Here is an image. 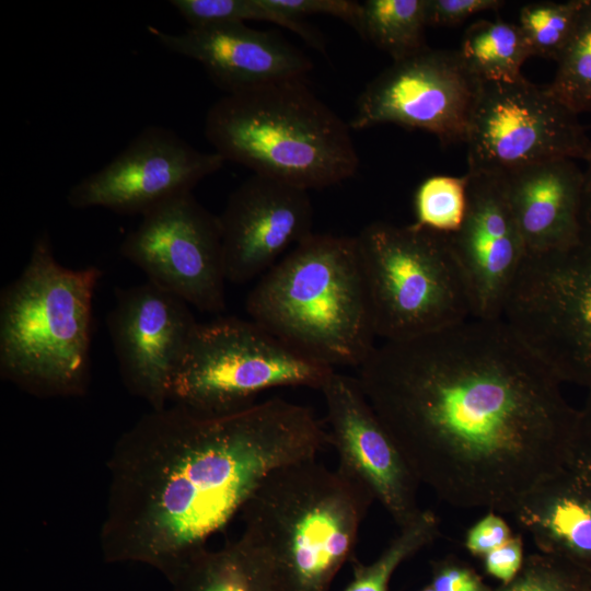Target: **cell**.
<instances>
[{"label":"cell","mask_w":591,"mask_h":591,"mask_svg":"<svg viewBox=\"0 0 591 591\" xmlns=\"http://www.w3.org/2000/svg\"><path fill=\"white\" fill-rule=\"evenodd\" d=\"M356 379L418 484L453 507L512 514L568 465L578 410L501 318L384 341Z\"/></svg>","instance_id":"6da1fadb"},{"label":"cell","mask_w":591,"mask_h":591,"mask_svg":"<svg viewBox=\"0 0 591 591\" xmlns=\"http://www.w3.org/2000/svg\"><path fill=\"white\" fill-rule=\"evenodd\" d=\"M327 444L310 407L278 397L223 415L174 404L151 409L107 461L104 561L147 565L167 578L208 547L268 475L315 459Z\"/></svg>","instance_id":"7a4b0ae2"},{"label":"cell","mask_w":591,"mask_h":591,"mask_svg":"<svg viewBox=\"0 0 591 591\" xmlns=\"http://www.w3.org/2000/svg\"><path fill=\"white\" fill-rule=\"evenodd\" d=\"M252 321L306 357L359 368L376 337L356 236L312 233L246 299Z\"/></svg>","instance_id":"3957f363"},{"label":"cell","mask_w":591,"mask_h":591,"mask_svg":"<svg viewBox=\"0 0 591 591\" xmlns=\"http://www.w3.org/2000/svg\"><path fill=\"white\" fill-rule=\"evenodd\" d=\"M102 270L69 268L48 233L0 294V375L38 397L82 396L91 376L93 297Z\"/></svg>","instance_id":"277c9868"},{"label":"cell","mask_w":591,"mask_h":591,"mask_svg":"<svg viewBox=\"0 0 591 591\" xmlns=\"http://www.w3.org/2000/svg\"><path fill=\"white\" fill-rule=\"evenodd\" d=\"M205 135L224 161L304 190L348 179L359 165L350 126L305 79L225 94L208 109Z\"/></svg>","instance_id":"5b68a950"},{"label":"cell","mask_w":591,"mask_h":591,"mask_svg":"<svg viewBox=\"0 0 591 591\" xmlns=\"http://www.w3.org/2000/svg\"><path fill=\"white\" fill-rule=\"evenodd\" d=\"M360 483L315 459L268 475L240 515L270 563L275 591H331L374 501Z\"/></svg>","instance_id":"8992f818"},{"label":"cell","mask_w":591,"mask_h":591,"mask_svg":"<svg viewBox=\"0 0 591 591\" xmlns=\"http://www.w3.org/2000/svg\"><path fill=\"white\" fill-rule=\"evenodd\" d=\"M356 240L376 337L403 341L473 317L445 234L375 221Z\"/></svg>","instance_id":"52a82bcc"},{"label":"cell","mask_w":591,"mask_h":591,"mask_svg":"<svg viewBox=\"0 0 591 591\" xmlns=\"http://www.w3.org/2000/svg\"><path fill=\"white\" fill-rule=\"evenodd\" d=\"M335 369L285 344L255 322L198 323L173 373L169 402L206 415L233 413L264 391L320 390Z\"/></svg>","instance_id":"ba28073f"},{"label":"cell","mask_w":591,"mask_h":591,"mask_svg":"<svg viewBox=\"0 0 591 591\" xmlns=\"http://www.w3.org/2000/svg\"><path fill=\"white\" fill-rule=\"evenodd\" d=\"M501 320L560 382L591 395V219L570 246L525 255Z\"/></svg>","instance_id":"9c48e42d"},{"label":"cell","mask_w":591,"mask_h":591,"mask_svg":"<svg viewBox=\"0 0 591 591\" xmlns=\"http://www.w3.org/2000/svg\"><path fill=\"white\" fill-rule=\"evenodd\" d=\"M465 144L467 173L501 174L554 159L586 161L591 140L547 85L480 81Z\"/></svg>","instance_id":"30bf717a"},{"label":"cell","mask_w":591,"mask_h":591,"mask_svg":"<svg viewBox=\"0 0 591 591\" xmlns=\"http://www.w3.org/2000/svg\"><path fill=\"white\" fill-rule=\"evenodd\" d=\"M120 254L148 281L205 313L225 310V271L219 216L192 193L142 216L124 239Z\"/></svg>","instance_id":"8fae6325"},{"label":"cell","mask_w":591,"mask_h":591,"mask_svg":"<svg viewBox=\"0 0 591 591\" xmlns=\"http://www.w3.org/2000/svg\"><path fill=\"white\" fill-rule=\"evenodd\" d=\"M479 86L457 50L426 47L393 61L364 88L349 126L394 124L432 134L443 146L465 143Z\"/></svg>","instance_id":"7c38bea8"},{"label":"cell","mask_w":591,"mask_h":591,"mask_svg":"<svg viewBox=\"0 0 591 591\" xmlns=\"http://www.w3.org/2000/svg\"><path fill=\"white\" fill-rule=\"evenodd\" d=\"M224 159L201 152L171 129L143 128L101 170L74 184L70 207H101L120 215H146L220 170Z\"/></svg>","instance_id":"4fadbf2b"},{"label":"cell","mask_w":591,"mask_h":591,"mask_svg":"<svg viewBox=\"0 0 591 591\" xmlns=\"http://www.w3.org/2000/svg\"><path fill=\"white\" fill-rule=\"evenodd\" d=\"M197 324L185 301L150 281L116 289L106 325L119 373L152 410L166 406L173 373Z\"/></svg>","instance_id":"5bb4252c"},{"label":"cell","mask_w":591,"mask_h":591,"mask_svg":"<svg viewBox=\"0 0 591 591\" xmlns=\"http://www.w3.org/2000/svg\"><path fill=\"white\" fill-rule=\"evenodd\" d=\"M320 391L337 468L363 485L398 529L409 525L422 511L417 502L418 482L357 379L334 371Z\"/></svg>","instance_id":"9a60e30c"},{"label":"cell","mask_w":591,"mask_h":591,"mask_svg":"<svg viewBox=\"0 0 591 591\" xmlns=\"http://www.w3.org/2000/svg\"><path fill=\"white\" fill-rule=\"evenodd\" d=\"M460 230L447 235L464 276L473 317L499 320L526 248L498 174H471Z\"/></svg>","instance_id":"2e32d148"},{"label":"cell","mask_w":591,"mask_h":591,"mask_svg":"<svg viewBox=\"0 0 591 591\" xmlns=\"http://www.w3.org/2000/svg\"><path fill=\"white\" fill-rule=\"evenodd\" d=\"M227 281L244 283L267 271L312 232L308 190L253 174L219 216Z\"/></svg>","instance_id":"e0dca14e"},{"label":"cell","mask_w":591,"mask_h":591,"mask_svg":"<svg viewBox=\"0 0 591 591\" xmlns=\"http://www.w3.org/2000/svg\"><path fill=\"white\" fill-rule=\"evenodd\" d=\"M148 32L167 50L198 61L212 82L231 94L267 82L305 79L313 63L275 33L244 23Z\"/></svg>","instance_id":"ac0fdd59"},{"label":"cell","mask_w":591,"mask_h":591,"mask_svg":"<svg viewBox=\"0 0 591 591\" xmlns=\"http://www.w3.org/2000/svg\"><path fill=\"white\" fill-rule=\"evenodd\" d=\"M498 175L526 254L561 250L578 240L583 205V170L576 160H547Z\"/></svg>","instance_id":"d6986e66"},{"label":"cell","mask_w":591,"mask_h":591,"mask_svg":"<svg viewBox=\"0 0 591 591\" xmlns=\"http://www.w3.org/2000/svg\"><path fill=\"white\" fill-rule=\"evenodd\" d=\"M540 553L591 573V483L565 467L528 494L512 512Z\"/></svg>","instance_id":"ffe728a7"},{"label":"cell","mask_w":591,"mask_h":591,"mask_svg":"<svg viewBox=\"0 0 591 591\" xmlns=\"http://www.w3.org/2000/svg\"><path fill=\"white\" fill-rule=\"evenodd\" d=\"M166 579L173 591H275L269 560L243 534L193 554Z\"/></svg>","instance_id":"44dd1931"},{"label":"cell","mask_w":591,"mask_h":591,"mask_svg":"<svg viewBox=\"0 0 591 591\" xmlns=\"http://www.w3.org/2000/svg\"><path fill=\"white\" fill-rule=\"evenodd\" d=\"M457 53L472 74L490 82L522 80L521 67L532 57L518 24L501 19L471 24Z\"/></svg>","instance_id":"7402d4cb"},{"label":"cell","mask_w":591,"mask_h":591,"mask_svg":"<svg viewBox=\"0 0 591 591\" xmlns=\"http://www.w3.org/2000/svg\"><path fill=\"white\" fill-rule=\"evenodd\" d=\"M426 0H367L361 3L359 34L393 61L425 49Z\"/></svg>","instance_id":"603a6c76"},{"label":"cell","mask_w":591,"mask_h":591,"mask_svg":"<svg viewBox=\"0 0 591 591\" xmlns=\"http://www.w3.org/2000/svg\"><path fill=\"white\" fill-rule=\"evenodd\" d=\"M170 3L189 27L265 21L296 33L310 46L325 53L324 37L318 30L271 7L266 0H172Z\"/></svg>","instance_id":"cb8c5ba5"},{"label":"cell","mask_w":591,"mask_h":591,"mask_svg":"<svg viewBox=\"0 0 591 591\" xmlns=\"http://www.w3.org/2000/svg\"><path fill=\"white\" fill-rule=\"evenodd\" d=\"M547 89L575 114L591 112V0H581L575 31Z\"/></svg>","instance_id":"d4e9b609"},{"label":"cell","mask_w":591,"mask_h":591,"mask_svg":"<svg viewBox=\"0 0 591 591\" xmlns=\"http://www.w3.org/2000/svg\"><path fill=\"white\" fill-rule=\"evenodd\" d=\"M438 535L437 515L430 510H422L414 522L399 529L375 560L370 564L354 560L352 579L344 591H389L396 568L432 543Z\"/></svg>","instance_id":"484cf974"},{"label":"cell","mask_w":591,"mask_h":591,"mask_svg":"<svg viewBox=\"0 0 591 591\" xmlns=\"http://www.w3.org/2000/svg\"><path fill=\"white\" fill-rule=\"evenodd\" d=\"M581 0L538 1L523 5L517 23L532 57L560 58L575 31Z\"/></svg>","instance_id":"4316f807"},{"label":"cell","mask_w":591,"mask_h":591,"mask_svg":"<svg viewBox=\"0 0 591 591\" xmlns=\"http://www.w3.org/2000/svg\"><path fill=\"white\" fill-rule=\"evenodd\" d=\"M467 174L427 177L415 194L416 225L445 235L457 232L467 209Z\"/></svg>","instance_id":"83f0119b"},{"label":"cell","mask_w":591,"mask_h":591,"mask_svg":"<svg viewBox=\"0 0 591 591\" xmlns=\"http://www.w3.org/2000/svg\"><path fill=\"white\" fill-rule=\"evenodd\" d=\"M495 591H591V573L538 552L525 557L515 577Z\"/></svg>","instance_id":"f1b7e54d"},{"label":"cell","mask_w":591,"mask_h":591,"mask_svg":"<svg viewBox=\"0 0 591 591\" xmlns=\"http://www.w3.org/2000/svg\"><path fill=\"white\" fill-rule=\"evenodd\" d=\"M271 7L298 19L304 15H328L340 19L357 32L360 28L361 3L351 0H266Z\"/></svg>","instance_id":"f546056e"},{"label":"cell","mask_w":591,"mask_h":591,"mask_svg":"<svg viewBox=\"0 0 591 591\" xmlns=\"http://www.w3.org/2000/svg\"><path fill=\"white\" fill-rule=\"evenodd\" d=\"M501 0H426L428 26H455L483 11H496Z\"/></svg>","instance_id":"4dcf8cb0"},{"label":"cell","mask_w":591,"mask_h":591,"mask_svg":"<svg viewBox=\"0 0 591 591\" xmlns=\"http://www.w3.org/2000/svg\"><path fill=\"white\" fill-rule=\"evenodd\" d=\"M512 535L508 523L497 512L489 511L467 531L465 547L471 554L484 557Z\"/></svg>","instance_id":"1f68e13d"},{"label":"cell","mask_w":591,"mask_h":591,"mask_svg":"<svg viewBox=\"0 0 591 591\" xmlns=\"http://www.w3.org/2000/svg\"><path fill=\"white\" fill-rule=\"evenodd\" d=\"M430 584L436 591H491L471 568L453 559L433 564Z\"/></svg>","instance_id":"d6a6232c"},{"label":"cell","mask_w":591,"mask_h":591,"mask_svg":"<svg viewBox=\"0 0 591 591\" xmlns=\"http://www.w3.org/2000/svg\"><path fill=\"white\" fill-rule=\"evenodd\" d=\"M523 552L522 536L513 534L503 545L483 557L485 569L501 583H507L521 569L525 558Z\"/></svg>","instance_id":"836d02e7"},{"label":"cell","mask_w":591,"mask_h":591,"mask_svg":"<svg viewBox=\"0 0 591 591\" xmlns=\"http://www.w3.org/2000/svg\"><path fill=\"white\" fill-rule=\"evenodd\" d=\"M567 466L591 483V395L578 410Z\"/></svg>","instance_id":"e575fe53"},{"label":"cell","mask_w":591,"mask_h":591,"mask_svg":"<svg viewBox=\"0 0 591 591\" xmlns=\"http://www.w3.org/2000/svg\"><path fill=\"white\" fill-rule=\"evenodd\" d=\"M587 166L583 170V205L582 217L591 219V153L586 160Z\"/></svg>","instance_id":"d590c367"},{"label":"cell","mask_w":591,"mask_h":591,"mask_svg":"<svg viewBox=\"0 0 591 591\" xmlns=\"http://www.w3.org/2000/svg\"><path fill=\"white\" fill-rule=\"evenodd\" d=\"M420 591H436V590L432 588L431 584H429V586L425 587V588H424L422 590H420Z\"/></svg>","instance_id":"8d00e7d4"}]
</instances>
